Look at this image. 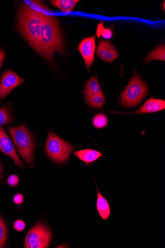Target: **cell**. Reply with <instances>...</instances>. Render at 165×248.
<instances>
[{"instance_id":"obj_6","label":"cell","mask_w":165,"mask_h":248,"mask_svg":"<svg viewBox=\"0 0 165 248\" xmlns=\"http://www.w3.org/2000/svg\"><path fill=\"white\" fill-rule=\"evenodd\" d=\"M52 234L48 227L39 223L30 230L28 233L25 241V247L27 248H48Z\"/></svg>"},{"instance_id":"obj_23","label":"cell","mask_w":165,"mask_h":248,"mask_svg":"<svg viewBox=\"0 0 165 248\" xmlns=\"http://www.w3.org/2000/svg\"><path fill=\"white\" fill-rule=\"evenodd\" d=\"M14 201L15 204L20 205L24 201V196L20 193L16 194L14 198Z\"/></svg>"},{"instance_id":"obj_18","label":"cell","mask_w":165,"mask_h":248,"mask_svg":"<svg viewBox=\"0 0 165 248\" xmlns=\"http://www.w3.org/2000/svg\"><path fill=\"white\" fill-rule=\"evenodd\" d=\"M108 122L107 117L102 113L96 115L92 120L94 127L97 129H102L105 127L107 125Z\"/></svg>"},{"instance_id":"obj_4","label":"cell","mask_w":165,"mask_h":248,"mask_svg":"<svg viewBox=\"0 0 165 248\" xmlns=\"http://www.w3.org/2000/svg\"><path fill=\"white\" fill-rule=\"evenodd\" d=\"M148 93L145 82L135 74L121 96V104L126 107L137 106Z\"/></svg>"},{"instance_id":"obj_2","label":"cell","mask_w":165,"mask_h":248,"mask_svg":"<svg viewBox=\"0 0 165 248\" xmlns=\"http://www.w3.org/2000/svg\"><path fill=\"white\" fill-rule=\"evenodd\" d=\"M63 53L64 45L56 18L45 14L41 29L39 53L52 62L55 52Z\"/></svg>"},{"instance_id":"obj_13","label":"cell","mask_w":165,"mask_h":248,"mask_svg":"<svg viewBox=\"0 0 165 248\" xmlns=\"http://www.w3.org/2000/svg\"><path fill=\"white\" fill-rule=\"evenodd\" d=\"M102 93L97 76L94 75L90 78L86 83L84 90L85 98Z\"/></svg>"},{"instance_id":"obj_20","label":"cell","mask_w":165,"mask_h":248,"mask_svg":"<svg viewBox=\"0 0 165 248\" xmlns=\"http://www.w3.org/2000/svg\"><path fill=\"white\" fill-rule=\"evenodd\" d=\"M11 122L10 111L5 107L0 108V126L7 125Z\"/></svg>"},{"instance_id":"obj_21","label":"cell","mask_w":165,"mask_h":248,"mask_svg":"<svg viewBox=\"0 0 165 248\" xmlns=\"http://www.w3.org/2000/svg\"><path fill=\"white\" fill-rule=\"evenodd\" d=\"M26 227V223L21 219H17L15 221L14 224L15 230L18 232H22L24 231Z\"/></svg>"},{"instance_id":"obj_22","label":"cell","mask_w":165,"mask_h":248,"mask_svg":"<svg viewBox=\"0 0 165 248\" xmlns=\"http://www.w3.org/2000/svg\"><path fill=\"white\" fill-rule=\"evenodd\" d=\"M19 182L18 176L15 174L11 175L7 179V183L9 186L12 187L17 186Z\"/></svg>"},{"instance_id":"obj_5","label":"cell","mask_w":165,"mask_h":248,"mask_svg":"<svg viewBox=\"0 0 165 248\" xmlns=\"http://www.w3.org/2000/svg\"><path fill=\"white\" fill-rule=\"evenodd\" d=\"M45 149L47 154L53 161L59 163H64L68 160L70 154L74 147L63 140L53 132L48 134Z\"/></svg>"},{"instance_id":"obj_1","label":"cell","mask_w":165,"mask_h":248,"mask_svg":"<svg viewBox=\"0 0 165 248\" xmlns=\"http://www.w3.org/2000/svg\"><path fill=\"white\" fill-rule=\"evenodd\" d=\"M45 14L36 6L25 4L20 8L18 15L21 33L38 52L41 29Z\"/></svg>"},{"instance_id":"obj_8","label":"cell","mask_w":165,"mask_h":248,"mask_svg":"<svg viewBox=\"0 0 165 248\" xmlns=\"http://www.w3.org/2000/svg\"><path fill=\"white\" fill-rule=\"evenodd\" d=\"M96 49V37L86 38L80 43L78 50L84 60L87 69H90L94 61Z\"/></svg>"},{"instance_id":"obj_19","label":"cell","mask_w":165,"mask_h":248,"mask_svg":"<svg viewBox=\"0 0 165 248\" xmlns=\"http://www.w3.org/2000/svg\"><path fill=\"white\" fill-rule=\"evenodd\" d=\"M7 239V231L4 220L0 217V248H3Z\"/></svg>"},{"instance_id":"obj_7","label":"cell","mask_w":165,"mask_h":248,"mask_svg":"<svg viewBox=\"0 0 165 248\" xmlns=\"http://www.w3.org/2000/svg\"><path fill=\"white\" fill-rule=\"evenodd\" d=\"M25 80L14 72H5L0 82V102L5 99L13 90L20 86Z\"/></svg>"},{"instance_id":"obj_12","label":"cell","mask_w":165,"mask_h":248,"mask_svg":"<svg viewBox=\"0 0 165 248\" xmlns=\"http://www.w3.org/2000/svg\"><path fill=\"white\" fill-rule=\"evenodd\" d=\"M75 155L86 164H89L100 159L103 154L96 150L85 149L75 152Z\"/></svg>"},{"instance_id":"obj_26","label":"cell","mask_w":165,"mask_h":248,"mask_svg":"<svg viewBox=\"0 0 165 248\" xmlns=\"http://www.w3.org/2000/svg\"><path fill=\"white\" fill-rule=\"evenodd\" d=\"M1 174H2V168L1 167V165H0V178H1Z\"/></svg>"},{"instance_id":"obj_17","label":"cell","mask_w":165,"mask_h":248,"mask_svg":"<svg viewBox=\"0 0 165 248\" xmlns=\"http://www.w3.org/2000/svg\"><path fill=\"white\" fill-rule=\"evenodd\" d=\"M153 60L165 61V45H160L152 51H151L147 56L146 60V63H148Z\"/></svg>"},{"instance_id":"obj_14","label":"cell","mask_w":165,"mask_h":248,"mask_svg":"<svg viewBox=\"0 0 165 248\" xmlns=\"http://www.w3.org/2000/svg\"><path fill=\"white\" fill-rule=\"evenodd\" d=\"M97 190V210L101 217L104 220H107L110 215V206L107 200L101 194L98 188Z\"/></svg>"},{"instance_id":"obj_11","label":"cell","mask_w":165,"mask_h":248,"mask_svg":"<svg viewBox=\"0 0 165 248\" xmlns=\"http://www.w3.org/2000/svg\"><path fill=\"white\" fill-rule=\"evenodd\" d=\"M165 108V102L164 100L150 98L149 99L141 108L131 113L127 114H144L152 113L162 110Z\"/></svg>"},{"instance_id":"obj_15","label":"cell","mask_w":165,"mask_h":248,"mask_svg":"<svg viewBox=\"0 0 165 248\" xmlns=\"http://www.w3.org/2000/svg\"><path fill=\"white\" fill-rule=\"evenodd\" d=\"M78 2L77 0H55L51 3L62 12L67 13L72 12Z\"/></svg>"},{"instance_id":"obj_24","label":"cell","mask_w":165,"mask_h":248,"mask_svg":"<svg viewBox=\"0 0 165 248\" xmlns=\"http://www.w3.org/2000/svg\"><path fill=\"white\" fill-rule=\"evenodd\" d=\"M101 35L105 39H110L112 36V31L110 29H104Z\"/></svg>"},{"instance_id":"obj_10","label":"cell","mask_w":165,"mask_h":248,"mask_svg":"<svg viewBox=\"0 0 165 248\" xmlns=\"http://www.w3.org/2000/svg\"><path fill=\"white\" fill-rule=\"evenodd\" d=\"M97 55L102 60L112 62L119 56V52L109 41L101 40L98 46Z\"/></svg>"},{"instance_id":"obj_25","label":"cell","mask_w":165,"mask_h":248,"mask_svg":"<svg viewBox=\"0 0 165 248\" xmlns=\"http://www.w3.org/2000/svg\"><path fill=\"white\" fill-rule=\"evenodd\" d=\"M5 52L2 50L0 49V69H1L3 61L5 59Z\"/></svg>"},{"instance_id":"obj_9","label":"cell","mask_w":165,"mask_h":248,"mask_svg":"<svg viewBox=\"0 0 165 248\" xmlns=\"http://www.w3.org/2000/svg\"><path fill=\"white\" fill-rule=\"evenodd\" d=\"M0 150L10 156L15 166L26 168L25 165L19 158L13 142L8 137L3 127H0Z\"/></svg>"},{"instance_id":"obj_3","label":"cell","mask_w":165,"mask_h":248,"mask_svg":"<svg viewBox=\"0 0 165 248\" xmlns=\"http://www.w3.org/2000/svg\"><path fill=\"white\" fill-rule=\"evenodd\" d=\"M8 130L20 155L30 165L33 160L35 151V145L31 133L23 124L17 127H10Z\"/></svg>"},{"instance_id":"obj_16","label":"cell","mask_w":165,"mask_h":248,"mask_svg":"<svg viewBox=\"0 0 165 248\" xmlns=\"http://www.w3.org/2000/svg\"><path fill=\"white\" fill-rule=\"evenodd\" d=\"M86 99L92 108L102 109L105 102V97L103 93L86 97Z\"/></svg>"}]
</instances>
